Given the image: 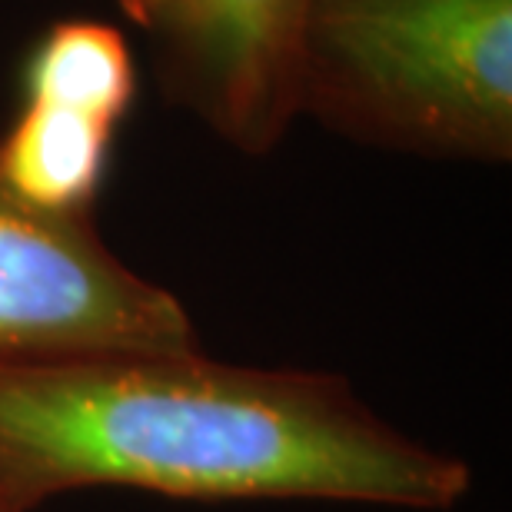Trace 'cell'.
I'll list each match as a JSON object with an SVG mask.
<instances>
[{"label": "cell", "mask_w": 512, "mask_h": 512, "mask_svg": "<svg viewBox=\"0 0 512 512\" xmlns=\"http://www.w3.org/2000/svg\"><path fill=\"white\" fill-rule=\"evenodd\" d=\"M80 489L449 512L473 469L386 423L340 373L203 346L0 366V509Z\"/></svg>", "instance_id": "6da1fadb"}, {"label": "cell", "mask_w": 512, "mask_h": 512, "mask_svg": "<svg viewBox=\"0 0 512 512\" xmlns=\"http://www.w3.org/2000/svg\"><path fill=\"white\" fill-rule=\"evenodd\" d=\"M296 117L366 147L512 160V0H306Z\"/></svg>", "instance_id": "7a4b0ae2"}, {"label": "cell", "mask_w": 512, "mask_h": 512, "mask_svg": "<svg viewBox=\"0 0 512 512\" xmlns=\"http://www.w3.org/2000/svg\"><path fill=\"white\" fill-rule=\"evenodd\" d=\"M200 350L190 310L107 247L94 213L34 207L0 180V366Z\"/></svg>", "instance_id": "3957f363"}, {"label": "cell", "mask_w": 512, "mask_h": 512, "mask_svg": "<svg viewBox=\"0 0 512 512\" xmlns=\"http://www.w3.org/2000/svg\"><path fill=\"white\" fill-rule=\"evenodd\" d=\"M306 0H163L150 34L163 87L223 143L266 157L296 120L293 50Z\"/></svg>", "instance_id": "277c9868"}, {"label": "cell", "mask_w": 512, "mask_h": 512, "mask_svg": "<svg viewBox=\"0 0 512 512\" xmlns=\"http://www.w3.org/2000/svg\"><path fill=\"white\" fill-rule=\"evenodd\" d=\"M117 127L77 110L24 104L0 137V180L54 213H94Z\"/></svg>", "instance_id": "5b68a950"}, {"label": "cell", "mask_w": 512, "mask_h": 512, "mask_svg": "<svg viewBox=\"0 0 512 512\" xmlns=\"http://www.w3.org/2000/svg\"><path fill=\"white\" fill-rule=\"evenodd\" d=\"M27 104L77 110L120 127L137 94L124 34L97 20H64L47 30L24 74Z\"/></svg>", "instance_id": "8992f818"}, {"label": "cell", "mask_w": 512, "mask_h": 512, "mask_svg": "<svg viewBox=\"0 0 512 512\" xmlns=\"http://www.w3.org/2000/svg\"><path fill=\"white\" fill-rule=\"evenodd\" d=\"M120 7H124V14L133 20V24H140L143 30H150L153 17H157V10L163 0H117Z\"/></svg>", "instance_id": "52a82bcc"}, {"label": "cell", "mask_w": 512, "mask_h": 512, "mask_svg": "<svg viewBox=\"0 0 512 512\" xmlns=\"http://www.w3.org/2000/svg\"><path fill=\"white\" fill-rule=\"evenodd\" d=\"M0 512H4V509H0Z\"/></svg>", "instance_id": "ba28073f"}]
</instances>
